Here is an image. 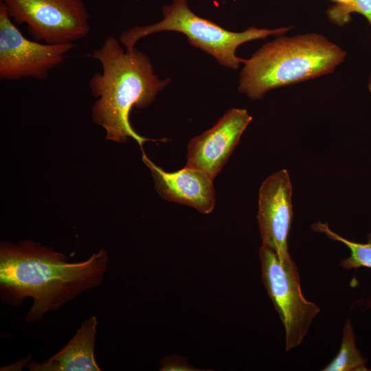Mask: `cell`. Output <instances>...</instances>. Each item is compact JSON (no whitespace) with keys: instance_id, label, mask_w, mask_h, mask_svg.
I'll return each instance as SVG.
<instances>
[{"instance_id":"obj_1","label":"cell","mask_w":371,"mask_h":371,"mask_svg":"<svg viewBox=\"0 0 371 371\" xmlns=\"http://www.w3.org/2000/svg\"><path fill=\"white\" fill-rule=\"evenodd\" d=\"M103 248L89 258L68 262L61 252L31 240L0 247V298L2 303L17 306L27 297L33 303L25 320L36 322L82 293L98 286L109 263Z\"/></svg>"},{"instance_id":"obj_2","label":"cell","mask_w":371,"mask_h":371,"mask_svg":"<svg viewBox=\"0 0 371 371\" xmlns=\"http://www.w3.org/2000/svg\"><path fill=\"white\" fill-rule=\"evenodd\" d=\"M121 45L110 36L90 54L102 67V71L95 73L89 81L90 91L97 98L91 109L92 118L104 128L107 139L126 142L131 137L143 150V143L150 139L133 128L131 111L148 106L170 79H159L144 53L136 48L128 52Z\"/></svg>"},{"instance_id":"obj_3","label":"cell","mask_w":371,"mask_h":371,"mask_svg":"<svg viewBox=\"0 0 371 371\" xmlns=\"http://www.w3.org/2000/svg\"><path fill=\"white\" fill-rule=\"evenodd\" d=\"M346 55L321 34L281 35L245 60L238 90L251 100L260 99L271 89L333 72Z\"/></svg>"},{"instance_id":"obj_4","label":"cell","mask_w":371,"mask_h":371,"mask_svg":"<svg viewBox=\"0 0 371 371\" xmlns=\"http://www.w3.org/2000/svg\"><path fill=\"white\" fill-rule=\"evenodd\" d=\"M163 19L149 25L134 26L123 31L119 41L128 52H132L136 43L150 34L174 31L187 36L188 43L210 54L218 63L227 68L237 69L245 60L236 55L241 44L271 35L281 36L291 27L258 29L250 27L241 32L224 29L214 22L199 16L188 7L187 0H173L161 8Z\"/></svg>"},{"instance_id":"obj_5","label":"cell","mask_w":371,"mask_h":371,"mask_svg":"<svg viewBox=\"0 0 371 371\" xmlns=\"http://www.w3.org/2000/svg\"><path fill=\"white\" fill-rule=\"evenodd\" d=\"M16 25L25 24L34 41L74 43L90 32L89 13L82 0H0Z\"/></svg>"},{"instance_id":"obj_6","label":"cell","mask_w":371,"mask_h":371,"mask_svg":"<svg viewBox=\"0 0 371 371\" xmlns=\"http://www.w3.org/2000/svg\"><path fill=\"white\" fill-rule=\"evenodd\" d=\"M259 256L262 282L284 324L288 351L302 343L319 308L304 298L293 260L281 264L276 253L263 245Z\"/></svg>"},{"instance_id":"obj_7","label":"cell","mask_w":371,"mask_h":371,"mask_svg":"<svg viewBox=\"0 0 371 371\" xmlns=\"http://www.w3.org/2000/svg\"><path fill=\"white\" fill-rule=\"evenodd\" d=\"M75 44H47L27 38L0 1V79L45 80Z\"/></svg>"},{"instance_id":"obj_8","label":"cell","mask_w":371,"mask_h":371,"mask_svg":"<svg viewBox=\"0 0 371 371\" xmlns=\"http://www.w3.org/2000/svg\"><path fill=\"white\" fill-rule=\"evenodd\" d=\"M291 194L286 170L267 177L259 192L257 218L262 245L274 251L282 265L293 260L287 245L293 216Z\"/></svg>"},{"instance_id":"obj_9","label":"cell","mask_w":371,"mask_h":371,"mask_svg":"<svg viewBox=\"0 0 371 371\" xmlns=\"http://www.w3.org/2000/svg\"><path fill=\"white\" fill-rule=\"evenodd\" d=\"M251 120L246 109L233 108L227 111L212 128L190 141L186 166L201 170L214 179Z\"/></svg>"},{"instance_id":"obj_10","label":"cell","mask_w":371,"mask_h":371,"mask_svg":"<svg viewBox=\"0 0 371 371\" xmlns=\"http://www.w3.org/2000/svg\"><path fill=\"white\" fill-rule=\"evenodd\" d=\"M142 153V161L150 169L161 198L192 207L203 214L213 211L215 190L214 179L209 175L187 166L175 172H166L150 160L144 150Z\"/></svg>"},{"instance_id":"obj_11","label":"cell","mask_w":371,"mask_h":371,"mask_svg":"<svg viewBox=\"0 0 371 371\" xmlns=\"http://www.w3.org/2000/svg\"><path fill=\"white\" fill-rule=\"evenodd\" d=\"M97 326V317L91 316L60 351L41 363L31 361L27 367L31 371H100L94 355Z\"/></svg>"},{"instance_id":"obj_12","label":"cell","mask_w":371,"mask_h":371,"mask_svg":"<svg viewBox=\"0 0 371 371\" xmlns=\"http://www.w3.org/2000/svg\"><path fill=\"white\" fill-rule=\"evenodd\" d=\"M365 359L355 344L352 323L348 319L344 324L341 348L337 356L323 371H368Z\"/></svg>"},{"instance_id":"obj_13","label":"cell","mask_w":371,"mask_h":371,"mask_svg":"<svg viewBox=\"0 0 371 371\" xmlns=\"http://www.w3.org/2000/svg\"><path fill=\"white\" fill-rule=\"evenodd\" d=\"M314 232L325 234L333 240L345 244L350 250V256L341 262V266L347 270L361 267L371 268V233L368 235L366 243L348 240L331 231L327 223L317 222L312 225Z\"/></svg>"},{"instance_id":"obj_14","label":"cell","mask_w":371,"mask_h":371,"mask_svg":"<svg viewBox=\"0 0 371 371\" xmlns=\"http://www.w3.org/2000/svg\"><path fill=\"white\" fill-rule=\"evenodd\" d=\"M352 12L363 15L371 25V0H352L348 3H336L328 8L327 15L332 23L343 25L350 21Z\"/></svg>"},{"instance_id":"obj_15","label":"cell","mask_w":371,"mask_h":371,"mask_svg":"<svg viewBox=\"0 0 371 371\" xmlns=\"http://www.w3.org/2000/svg\"><path fill=\"white\" fill-rule=\"evenodd\" d=\"M190 368L191 367L180 358H165L161 363V370H194Z\"/></svg>"},{"instance_id":"obj_16","label":"cell","mask_w":371,"mask_h":371,"mask_svg":"<svg viewBox=\"0 0 371 371\" xmlns=\"http://www.w3.org/2000/svg\"><path fill=\"white\" fill-rule=\"evenodd\" d=\"M332 1L335 2L336 3L344 4V3H348L350 2L352 0H332Z\"/></svg>"}]
</instances>
